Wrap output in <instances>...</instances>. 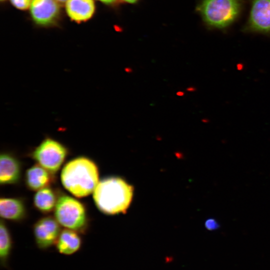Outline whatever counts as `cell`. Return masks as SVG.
<instances>
[{"label": "cell", "mask_w": 270, "mask_h": 270, "mask_svg": "<svg viewBox=\"0 0 270 270\" xmlns=\"http://www.w3.org/2000/svg\"><path fill=\"white\" fill-rule=\"evenodd\" d=\"M132 196V186L118 177L108 178L98 182L93 194L98 208L108 214L126 212Z\"/></svg>", "instance_id": "6da1fadb"}, {"label": "cell", "mask_w": 270, "mask_h": 270, "mask_svg": "<svg viewBox=\"0 0 270 270\" xmlns=\"http://www.w3.org/2000/svg\"><path fill=\"white\" fill-rule=\"evenodd\" d=\"M61 180L64 187L74 196H87L94 192L98 183V168L87 158H76L64 167Z\"/></svg>", "instance_id": "7a4b0ae2"}, {"label": "cell", "mask_w": 270, "mask_h": 270, "mask_svg": "<svg viewBox=\"0 0 270 270\" xmlns=\"http://www.w3.org/2000/svg\"><path fill=\"white\" fill-rule=\"evenodd\" d=\"M242 8V0H202L197 10L206 25L222 30L236 21Z\"/></svg>", "instance_id": "3957f363"}, {"label": "cell", "mask_w": 270, "mask_h": 270, "mask_svg": "<svg viewBox=\"0 0 270 270\" xmlns=\"http://www.w3.org/2000/svg\"><path fill=\"white\" fill-rule=\"evenodd\" d=\"M54 216L60 224L74 230H82L86 224L84 206L78 200L68 196H62L58 200Z\"/></svg>", "instance_id": "277c9868"}, {"label": "cell", "mask_w": 270, "mask_h": 270, "mask_svg": "<svg viewBox=\"0 0 270 270\" xmlns=\"http://www.w3.org/2000/svg\"><path fill=\"white\" fill-rule=\"evenodd\" d=\"M66 148L50 138H45L32 152V157L50 173L56 172L67 154Z\"/></svg>", "instance_id": "5b68a950"}, {"label": "cell", "mask_w": 270, "mask_h": 270, "mask_svg": "<svg viewBox=\"0 0 270 270\" xmlns=\"http://www.w3.org/2000/svg\"><path fill=\"white\" fill-rule=\"evenodd\" d=\"M244 31L270 34V0H252Z\"/></svg>", "instance_id": "8992f818"}, {"label": "cell", "mask_w": 270, "mask_h": 270, "mask_svg": "<svg viewBox=\"0 0 270 270\" xmlns=\"http://www.w3.org/2000/svg\"><path fill=\"white\" fill-rule=\"evenodd\" d=\"M58 222L51 216L38 220L34 226V234L38 248L46 250L54 244L60 234Z\"/></svg>", "instance_id": "52a82bcc"}, {"label": "cell", "mask_w": 270, "mask_h": 270, "mask_svg": "<svg viewBox=\"0 0 270 270\" xmlns=\"http://www.w3.org/2000/svg\"><path fill=\"white\" fill-rule=\"evenodd\" d=\"M30 12L36 24L46 26L56 20L59 14L60 6L56 0H32Z\"/></svg>", "instance_id": "ba28073f"}, {"label": "cell", "mask_w": 270, "mask_h": 270, "mask_svg": "<svg viewBox=\"0 0 270 270\" xmlns=\"http://www.w3.org/2000/svg\"><path fill=\"white\" fill-rule=\"evenodd\" d=\"M20 176L18 160L8 154L2 153L0 157V182L11 184L16 182Z\"/></svg>", "instance_id": "9c48e42d"}, {"label": "cell", "mask_w": 270, "mask_h": 270, "mask_svg": "<svg viewBox=\"0 0 270 270\" xmlns=\"http://www.w3.org/2000/svg\"><path fill=\"white\" fill-rule=\"evenodd\" d=\"M66 9L72 20L80 22L87 20L92 16L95 6L93 0H68Z\"/></svg>", "instance_id": "30bf717a"}, {"label": "cell", "mask_w": 270, "mask_h": 270, "mask_svg": "<svg viewBox=\"0 0 270 270\" xmlns=\"http://www.w3.org/2000/svg\"><path fill=\"white\" fill-rule=\"evenodd\" d=\"M56 244V249L60 254L71 255L80 249L82 240L74 230L65 229L60 232Z\"/></svg>", "instance_id": "8fae6325"}, {"label": "cell", "mask_w": 270, "mask_h": 270, "mask_svg": "<svg viewBox=\"0 0 270 270\" xmlns=\"http://www.w3.org/2000/svg\"><path fill=\"white\" fill-rule=\"evenodd\" d=\"M50 172L40 164H36L28 169L25 177L28 188L33 190H38L47 187L51 180Z\"/></svg>", "instance_id": "7c38bea8"}, {"label": "cell", "mask_w": 270, "mask_h": 270, "mask_svg": "<svg viewBox=\"0 0 270 270\" xmlns=\"http://www.w3.org/2000/svg\"><path fill=\"white\" fill-rule=\"evenodd\" d=\"M25 213L23 203L20 200L11 198L0 200V214L1 217L17 220L22 219Z\"/></svg>", "instance_id": "4fadbf2b"}, {"label": "cell", "mask_w": 270, "mask_h": 270, "mask_svg": "<svg viewBox=\"0 0 270 270\" xmlns=\"http://www.w3.org/2000/svg\"><path fill=\"white\" fill-rule=\"evenodd\" d=\"M34 202L35 206L43 212H51L56 204L54 192L48 187L38 191L34 196Z\"/></svg>", "instance_id": "5bb4252c"}, {"label": "cell", "mask_w": 270, "mask_h": 270, "mask_svg": "<svg viewBox=\"0 0 270 270\" xmlns=\"http://www.w3.org/2000/svg\"><path fill=\"white\" fill-rule=\"evenodd\" d=\"M0 261L4 268H6L10 256L12 242L10 235L6 225L1 220L0 224Z\"/></svg>", "instance_id": "9a60e30c"}, {"label": "cell", "mask_w": 270, "mask_h": 270, "mask_svg": "<svg viewBox=\"0 0 270 270\" xmlns=\"http://www.w3.org/2000/svg\"><path fill=\"white\" fill-rule=\"evenodd\" d=\"M12 4L17 8L24 10L30 6L32 0H10Z\"/></svg>", "instance_id": "2e32d148"}, {"label": "cell", "mask_w": 270, "mask_h": 270, "mask_svg": "<svg viewBox=\"0 0 270 270\" xmlns=\"http://www.w3.org/2000/svg\"><path fill=\"white\" fill-rule=\"evenodd\" d=\"M206 228L210 231L216 230L220 228V224L216 220L210 218L206 220L204 223Z\"/></svg>", "instance_id": "e0dca14e"}, {"label": "cell", "mask_w": 270, "mask_h": 270, "mask_svg": "<svg viewBox=\"0 0 270 270\" xmlns=\"http://www.w3.org/2000/svg\"><path fill=\"white\" fill-rule=\"evenodd\" d=\"M98 0L100 1L101 2L105 4H112L116 1V0Z\"/></svg>", "instance_id": "ac0fdd59"}, {"label": "cell", "mask_w": 270, "mask_h": 270, "mask_svg": "<svg viewBox=\"0 0 270 270\" xmlns=\"http://www.w3.org/2000/svg\"><path fill=\"white\" fill-rule=\"evenodd\" d=\"M123 0L128 3L133 4L136 2L138 0Z\"/></svg>", "instance_id": "d6986e66"}, {"label": "cell", "mask_w": 270, "mask_h": 270, "mask_svg": "<svg viewBox=\"0 0 270 270\" xmlns=\"http://www.w3.org/2000/svg\"><path fill=\"white\" fill-rule=\"evenodd\" d=\"M176 94L178 96H182L184 94V93L182 92H178Z\"/></svg>", "instance_id": "ffe728a7"}, {"label": "cell", "mask_w": 270, "mask_h": 270, "mask_svg": "<svg viewBox=\"0 0 270 270\" xmlns=\"http://www.w3.org/2000/svg\"><path fill=\"white\" fill-rule=\"evenodd\" d=\"M56 0L58 2L64 3L66 2H67L68 0Z\"/></svg>", "instance_id": "44dd1931"}, {"label": "cell", "mask_w": 270, "mask_h": 270, "mask_svg": "<svg viewBox=\"0 0 270 270\" xmlns=\"http://www.w3.org/2000/svg\"><path fill=\"white\" fill-rule=\"evenodd\" d=\"M126 72H130L132 71V70H130V68H126Z\"/></svg>", "instance_id": "7402d4cb"}, {"label": "cell", "mask_w": 270, "mask_h": 270, "mask_svg": "<svg viewBox=\"0 0 270 270\" xmlns=\"http://www.w3.org/2000/svg\"><path fill=\"white\" fill-rule=\"evenodd\" d=\"M1 1H4V0H0Z\"/></svg>", "instance_id": "603a6c76"}]
</instances>
